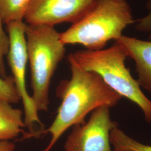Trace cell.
Segmentation results:
<instances>
[{
	"mask_svg": "<svg viewBox=\"0 0 151 151\" xmlns=\"http://www.w3.org/2000/svg\"><path fill=\"white\" fill-rule=\"evenodd\" d=\"M67 59L72 76L70 80L60 81L57 88L61 104L55 118L47 129L32 135L50 134V142L43 151H50L68 128L85 122L88 114L104 105L113 108L123 98L97 73L83 69L69 55Z\"/></svg>",
	"mask_w": 151,
	"mask_h": 151,
	"instance_id": "cell-1",
	"label": "cell"
},
{
	"mask_svg": "<svg viewBox=\"0 0 151 151\" xmlns=\"http://www.w3.org/2000/svg\"><path fill=\"white\" fill-rule=\"evenodd\" d=\"M134 22L127 0H97L83 16L60 33V39L65 45L79 44L86 50H99L120 38Z\"/></svg>",
	"mask_w": 151,
	"mask_h": 151,
	"instance_id": "cell-2",
	"label": "cell"
},
{
	"mask_svg": "<svg viewBox=\"0 0 151 151\" xmlns=\"http://www.w3.org/2000/svg\"><path fill=\"white\" fill-rule=\"evenodd\" d=\"M83 69L100 76L104 81L122 97L135 104L151 123V100L142 91L137 80L125 65L128 58L123 47L116 41L106 49L80 50L68 55Z\"/></svg>",
	"mask_w": 151,
	"mask_h": 151,
	"instance_id": "cell-3",
	"label": "cell"
},
{
	"mask_svg": "<svg viewBox=\"0 0 151 151\" xmlns=\"http://www.w3.org/2000/svg\"><path fill=\"white\" fill-rule=\"evenodd\" d=\"M25 35L31 70L32 97L38 112L47 111L50 82L65 56V45L54 27L26 24Z\"/></svg>",
	"mask_w": 151,
	"mask_h": 151,
	"instance_id": "cell-4",
	"label": "cell"
},
{
	"mask_svg": "<svg viewBox=\"0 0 151 151\" xmlns=\"http://www.w3.org/2000/svg\"><path fill=\"white\" fill-rule=\"evenodd\" d=\"M7 25L10 45L7 53L8 63L10 67L24 109V122L29 133V138L34 133L33 127L36 123L42 125L32 96L28 93L26 85V70L28 60L25 35L26 24L23 21L12 22Z\"/></svg>",
	"mask_w": 151,
	"mask_h": 151,
	"instance_id": "cell-5",
	"label": "cell"
},
{
	"mask_svg": "<svg viewBox=\"0 0 151 151\" xmlns=\"http://www.w3.org/2000/svg\"><path fill=\"white\" fill-rule=\"evenodd\" d=\"M110 109L106 105L101 106L92 112L87 122L73 126L64 151H113L110 133L118 124L111 118Z\"/></svg>",
	"mask_w": 151,
	"mask_h": 151,
	"instance_id": "cell-6",
	"label": "cell"
},
{
	"mask_svg": "<svg viewBox=\"0 0 151 151\" xmlns=\"http://www.w3.org/2000/svg\"><path fill=\"white\" fill-rule=\"evenodd\" d=\"M97 0H31L24 17L26 24L54 27L63 22L74 23Z\"/></svg>",
	"mask_w": 151,
	"mask_h": 151,
	"instance_id": "cell-7",
	"label": "cell"
},
{
	"mask_svg": "<svg viewBox=\"0 0 151 151\" xmlns=\"http://www.w3.org/2000/svg\"><path fill=\"white\" fill-rule=\"evenodd\" d=\"M115 41L123 47L128 57L134 60L139 86L151 93V40L123 35Z\"/></svg>",
	"mask_w": 151,
	"mask_h": 151,
	"instance_id": "cell-8",
	"label": "cell"
},
{
	"mask_svg": "<svg viewBox=\"0 0 151 151\" xmlns=\"http://www.w3.org/2000/svg\"><path fill=\"white\" fill-rule=\"evenodd\" d=\"M11 104L0 101V140L16 138L26 127L22 110L13 108Z\"/></svg>",
	"mask_w": 151,
	"mask_h": 151,
	"instance_id": "cell-9",
	"label": "cell"
},
{
	"mask_svg": "<svg viewBox=\"0 0 151 151\" xmlns=\"http://www.w3.org/2000/svg\"><path fill=\"white\" fill-rule=\"evenodd\" d=\"M31 0H0V16L4 23L23 21Z\"/></svg>",
	"mask_w": 151,
	"mask_h": 151,
	"instance_id": "cell-10",
	"label": "cell"
},
{
	"mask_svg": "<svg viewBox=\"0 0 151 151\" xmlns=\"http://www.w3.org/2000/svg\"><path fill=\"white\" fill-rule=\"evenodd\" d=\"M110 141L114 151H151V146L131 138L118 127L111 130Z\"/></svg>",
	"mask_w": 151,
	"mask_h": 151,
	"instance_id": "cell-11",
	"label": "cell"
},
{
	"mask_svg": "<svg viewBox=\"0 0 151 151\" xmlns=\"http://www.w3.org/2000/svg\"><path fill=\"white\" fill-rule=\"evenodd\" d=\"M0 101L10 104H17L21 97L12 76H7L5 78L0 76Z\"/></svg>",
	"mask_w": 151,
	"mask_h": 151,
	"instance_id": "cell-12",
	"label": "cell"
},
{
	"mask_svg": "<svg viewBox=\"0 0 151 151\" xmlns=\"http://www.w3.org/2000/svg\"><path fill=\"white\" fill-rule=\"evenodd\" d=\"M3 21L0 16V76L4 78L7 77L4 58L7 55L10 40L9 35L6 33L3 29Z\"/></svg>",
	"mask_w": 151,
	"mask_h": 151,
	"instance_id": "cell-13",
	"label": "cell"
},
{
	"mask_svg": "<svg viewBox=\"0 0 151 151\" xmlns=\"http://www.w3.org/2000/svg\"><path fill=\"white\" fill-rule=\"evenodd\" d=\"M146 7L148 13L136 21L135 29L139 32L147 33L149 39L151 40V0L147 1Z\"/></svg>",
	"mask_w": 151,
	"mask_h": 151,
	"instance_id": "cell-14",
	"label": "cell"
},
{
	"mask_svg": "<svg viewBox=\"0 0 151 151\" xmlns=\"http://www.w3.org/2000/svg\"><path fill=\"white\" fill-rule=\"evenodd\" d=\"M0 151H16L15 146L9 140H0Z\"/></svg>",
	"mask_w": 151,
	"mask_h": 151,
	"instance_id": "cell-15",
	"label": "cell"
}]
</instances>
